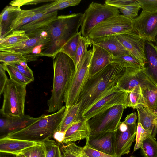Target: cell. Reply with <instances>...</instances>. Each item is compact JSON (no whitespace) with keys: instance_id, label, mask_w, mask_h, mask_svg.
I'll use <instances>...</instances> for the list:
<instances>
[{"instance_id":"1","label":"cell","mask_w":157,"mask_h":157,"mask_svg":"<svg viewBox=\"0 0 157 157\" xmlns=\"http://www.w3.org/2000/svg\"><path fill=\"white\" fill-rule=\"evenodd\" d=\"M125 69L126 68L113 62L88 78L77 102L81 104V117L88 108L114 88Z\"/></svg>"},{"instance_id":"2","label":"cell","mask_w":157,"mask_h":157,"mask_svg":"<svg viewBox=\"0 0 157 157\" xmlns=\"http://www.w3.org/2000/svg\"><path fill=\"white\" fill-rule=\"evenodd\" d=\"M54 71L51 96L47 101V111L53 113L63 106L65 96L75 71L72 59L66 54L59 52L53 57Z\"/></svg>"},{"instance_id":"3","label":"cell","mask_w":157,"mask_h":157,"mask_svg":"<svg viewBox=\"0 0 157 157\" xmlns=\"http://www.w3.org/2000/svg\"><path fill=\"white\" fill-rule=\"evenodd\" d=\"M83 13H80L58 16L45 30L50 41L43 51L42 56L52 57L71 37L78 32L82 22Z\"/></svg>"},{"instance_id":"4","label":"cell","mask_w":157,"mask_h":157,"mask_svg":"<svg viewBox=\"0 0 157 157\" xmlns=\"http://www.w3.org/2000/svg\"><path fill=\"white\" fill-rule=\"evenodd\" d=\"M65 106L59 110L49 115L43 114L39 119L20 131L5 136L37 143H42L53 136L59 126L65 114Z\"/></svg>"},{"instance_id":"5","label":"cell","mask_w":157,"mask_h":157,"mask_svg":"<svg viewBox=\"0 0 157 157\" xmlns=\"http://www.w3.org/2000/svg\"><path fill=\"white\" fill-rule=\"evenodd\" d=\"M26 93V85L8 79L3 91V101L0 110L3 117L14 119L25 115Z\"/></svg>"},{"instance_id":"6","label":"cell","mask_w":157,"mask_h":157,"mask_svg":"<svg viewBox=\"0 0 157 157\" xmlns=\"http://www.w3.org/2000/svg\"><path fill=\"white\" fill-rule=\"evenodd\" d=\"M29 38L15 46L0 48V51H9L22 54L27 62L36 60L42 56L43 51L47 48L50 41L45 30L27 33Z\"/></svg>"},{"instance_id":"7","label":"cell","mask_w":157,"mask_h":157,"mask_svg":"<svg viewBox=\"0 0 157 157\" xmlns=\"http://www.w3.org/2000/svg\"><path fill=\"white\" fill-rule=\"evenodd\" d=\"M117 7L106 4L92 2L83 13L81 32L82 36L87 41L88 34L96 25L112 17L119 15Z\"/></svg>"},{"instance_id":"8","label":"cell","mask_w":157,"mask_h":157,"mask_svg":"<svg viewBox=\"0 0 157 157\" xmlns=\"http://www.w3.org/2000/svg\"><path fill=\"white\" fill-rule=\"evenodd\" d=\"M125 109L123 105L114 106L87 120L89 136L115 131L121 122Z\"/></svg>"},{"instance_id":"9","label":"cell","mask_w":157,"mask_h":157,"mask_svg":"<svg viewBox=\"0 0 157 157\" xmlns=\"http://www.w3.org/2000/svg\"><path fill=\"white\" fill-rule=\"evenodd\" d=\"M93 49L88 50L75 71L66 93L64 103L67 108L76 104L89 78V70Z\"/></svg>"},{"instance_id":"10","label":"cell","mask_w":157,"mask_h":157,"mask_svg":"<svg viewBox=\"0 0 157 157\" xmlns=\"http://www.w3.org/2000/svg\"><path fill=\"white\" fill-rule=\"evenodd\" d=\"M133 29L132 20L120 14L106 20L94 28L88 34V40L89 42L91 39L117 36L131 31Z\"/></svg>"},{"instance_id":"11","label":"cell","mask_w":157,"mask_h":157,"mask_svg":"<svg viewBox=\"0 0 157 157\" xmlns=\"http://www.w3.org/2000/svg\"><path fill=\"white\" fill-rule=\"evenodd\" d=\"M128 91L120 89L116 86L98 101L88 108L81 117L88 120L94 116L116 105L125 106Z\"/></svg>"},{"instance_id":"12","label":"cell","mask_w":157,"mask_h":157,"mask_svg":"<svg viewBox=\"0 0 157 157\" xmlns=\"http://www.w3.org/2000/svg\"><path fill=\"white\" fill-rule=\"evenodd\" d=\"M117 86L120 89L127 91L137 86H140L142 89H157V86L148 77L144 68H126Z\"/></svg>"},{"instance_id":"13","label":"cell","mask_w":157,"mask_h":157,"mask_svg":"<svg viewBox=\"0 0 157 157\" xmlns=\"http://www.w3.org/2000/svg\"><path fill=\"white\" fill-rule=\"evenodd\" d=\"M132 21L133 31L146 41H155L157 37V12L142 11Z\"/></svg>"},{"instance_id":"14","label":"cell","mask_w":157,"mask_h":157,"mask_svg":"<svg viewBox=\"0 0 157 157\" xmlns=\"http://www.w3.org/2000/svg\"><path fill=\"white\" fill-rule=\"evenodd\" d=\"M116 36L125 48L139 61L144 68L147 62L146 41L132 30Z\"/></svg>"},{"instance_id":"15","label":"cell","mask_w":157,"mask_h":157,"mask_svg":"<svg viewBox=\"0 0 157 157\" xmlns=\"http://www.w3.org/2000/svg\"><path fill=\"white\" fill-rule=\"evenodd\" d=\"M48 5L47 4L32 9L33 14L31 21L19 29L25 31L26 33L45 30L58 17V11L45 13V9Z\"/></svg>"},{"instance_id":"16","label":"cell","mask_w":157,"mask_h":157,"mask_svg":"<svg viewBox=\"0 0 157 157\" xmlns=\"http://www.w3.org/2000/svg\"><path fill=\"white\" fill-rule=\"evenodd\" d=\"M115 134V131H111L89 136L86 139V144L93 149L116 157Z\"/></svg>"},{"instance_id":"17","label":"cell","mask_w":157,"mask_h":157,"mask_svg":"<svg viewBox=\"0 0 157 157\" xmlns=\"http://www.w3.org/2000/svg\"><path fill=\"white\" fill-rule=\"evenodd\" d=\"M136 124L128 125L127 129L121 132L117 128L115 131V150L116 157H121L129 153L136 136Z\"/></svg>"},{"instance_id":"18","label":"cell","mask_w":157,"mask_h":157,"mask_svg":"<svg viewBox=\"0 0 157 157\" xmlns=\"http://www.w3.org/2000/svg\"><path fill=\"white\" fill-rule=\"evenodd\" d=\"M39 118H34L29 115L14 119L5 117L1 118L0 133L1 138L9 134L20 131L37 121Z\"/></svg>"},{"instance_id":"19","label":"cell","mask_w":157,"mask_h":157,"mask_svg":"<svg viewBox=\"0 0 157 157\" xmlns=\"http://www.w3.org/2000/svg\"><path fill=\"white\" fill-rule=\"evenodd\" d=\"M93 44V53L89 70L91 77L113 62V57L107 51L101 47Z\"/></svg>"},{"instance_id":"20","label":"cell","mask_w":157,"mask_h":157,"mask_svg":"<svg viewBox=\"0 0 157 157\" xmlns=\"http://www.w3.org/2000/svg\"><path fill=\"white\" fill-rule=\"evenodd\" d=\"M91 45L95 44L104 49L113 57L130 54L116 36H110L90 39Z\"/></svg>"},{"instance_id":"21","label":"cell","mask_w":157,"mask_h":157,"mask_svg":"<svg viewBox=\"0 0 157 157\" xmlns=\"http://www.w3.org/2000/svg\"><path fill=\"white\" fill-rule=\"evenodd\" d=\"M89 135L87 120L82 118L69 127L65 132L64 138L62 144H67L86 139Z\"/></svg>"},{"instance_id":"22","label":"cell","mask_w":157,"mask_h":157,"mask_svg":"<svg viewBox=\"0 0 157 157\" xmlns=\"http://www.w3.org/2000/svg\"><path fill=\"white\" fill-rule=\"evenodd\" d=\"M40 143L15 139L5 136L0 139V153L16 155Z\"/></svg>"},{"instance_id":"23","label":"cell","mask_w":157,"mask_h":157,"mask_svg":"<svg viewBox=\"0 0 157 157\" xmlns=\"http://www.w3.org/2000/svg\"><path fill=\"white\" fill-rule=\"evenodd\" d=\"M21 9L11 6L5 7L0 15V39L7 36L10 30V26Z\"/></svg>"},{"instance_id":"24","label":"cell","mask_w":157,"mask_h":157,"mask_svg":"<svg viewBox=\"0 0 157 157\" xmlns=\"http://www.w3.org/2000/svg\"><path fill=\"white\" fill-rule=\"evenodd\" d=\"M147 62L144 68L151 81L157 86V52L151 42L146 41Z\"/></svg>"},{"instance_id":"25","label":"cell","mask_w":157,"mask_h":157,"mask_svg":"<svg viewBox=\"0 0 157 157\" xmlns=\"http://www.w3.org/2000/svg\"><path fill=\"white\" fill-rule=\"evenodd\" d=\"M138 115V123L151 135L154 128L157 124V114H154L142 105L136 108Z\"/></svg>"},{"instance_id":"26","label":"cell","mask_w":157,"mask_h":157,"mask_svg":"<svg viewBox=\"0 0 157 157\" xmlns=\"http://www.w3.org/2000/svg\"><path fill=\"white\" fill-rule=\"evenodd\" d=\"M80 103L78 102L69 107L66 108L63 120L56 132L65 133L69 127L82 118L80 115Z\"/></svg>"},{"instance_id":"27","label":"cell","mask_w":157,"mask_h":157,"mask_svg":"<svg viewBox=\"0 0 157 157\" xmlns=\"http://www.w3.org/2000/svg\"><path fill=\"white\" fill-rule=\"evenodd\" d=\"M29 37L24 30H18L0 39V48L15 46L27 40Z\"/></svg>"},{"instance_id":"28","label":"cell","mask_w":157,"mask_h":157,"mask_svg":"<svg viewBox=\"0 0 157 157\" xmlns=\"http://www.w3.org/2000/svg\"><path fill=\"white\" fill-rule=\"evenodd\" d=\"M139 105H142L144 106V102L142 95V89L140 86H137L128 91L125 107L132 108L136 109Z\"/></svg>"},{"instance_id":"29","label":"cell","mask_w":157,"mask_h":157,"mask_svg":"<svg viewBox=\"0 0 157 157\" xmlns=\"http://www.w3.org/2000/svg\"><path fill=\"white\" fill-rule=\"evenodd\" d=\"M82 33L80 31L69 39L63 46L59 52L68 56L74 62L76 52Z\"/></svg>"},{"instance_id":"30","label":"cell","mask_w":157,"mask_h":157,"mask_svg":"<svg viewBox=\"0 0 157 157\" xmlns=\"http://www.w3.org/2000/svg\"><path fill=\"white\" fill-rule=\"evenodd\" d=\"M144 107L152 113L157 114V89H142Z\"/></svg>"},{"instance_id":"31","label":"cell","mask_w":157,"mask_h":157,"mask_svg":"<svg viewBox=\"0 0 157 157\" xmlns=\"http://www.w3.org/2000/svg\"><path fill=\"white\" fill-rule=\"evenodd\" d=\"M33 14L32 9H21L17 16L13 21L10 26V30L8 35L13 31L19 30L22 26L29 22L31 21Z\"/></svg>"},{"instance_id":"32","label":"cell","mask_w":157,"mask_h":157,"mask_svg":"<svg viewBox=\"0 0 157 157\" xmlns=\"http://www.w3.org/2000/svg\"><path fill=\"white\" fill-rule=\"evenodd\" d=\"M141 149L144 157H157V141L151 135L144 140Z\"/></svg>"},{"instance_id":"33","label":"cell","mask_w":157,"mask_h":157,"mask_svg":"<svg viewBox=\"0 0 157 157\" xmlns=\"http://www.w3.org/2000/svg\"><path fill=\"white\" fill-rule=\"evenodd\" d=\"M113 62L118 63L124 68L137 69L144 68L139 61L130 53L113 57Z\"/></svg>"},{"instance_id":"34","label":"cell","mask_w":157,"mask_h":157,"mask_svg":"<svg viewBox=\"0 0 157 157\" xmlns=\"http://www.w3.org/2000/svg\"><path fill=\"white\" fill-rule=\"evenodd\" d=\"M81 0H55L48 3L45 9V14L49 13L67 7L78 5Z\"/></svg>"},{"instance_id":"35","label":"cell","mask_w":157,"mask_h":157,"mask_svg":"<svg viewBox=\"0 0 157 157\" xmlns=\"http://www.w3.org/2000/svg\"><path fill=\"white\" fill-rule=\"evenodd\" d=\"M122 15L132 20L138 16V13L141 6L137 0L125 5L117 7Z\"/></svg>"},{"instance_id":"36","label":"cell","mask_w":157,"mask_h":157,"mask_svg":"<svg viewBox=\"0 0 157 157\" xmlns=\"http://www.w3.org/2000/svg\"><path fill=\"white\" fill-rule=\"evenodd\" d=\"M4 63L10 79L18 84L26 86L32 82L15 67L8 64Z\"/></svg>"},{"instance_id":"37","label":"cell","mask_w":157,"mask_h":157,"mask_svg":"<svg viewBox=\"0 0 157 157\" xmlns=\"http://www.w3.org/2000/svg\"><path fill=\"white\" fill-rule=\"evenodd\" d=\"M42 143L45 149V157H62L60 147L55 140L49 139Z\"/></svg>"},{"instance_id":"38","label":"cell","mask_w":157,"mask_h":157,"mask_svg":"<svg viewBox=\"0 0 157 157\" xmlns=\"http://www.w3.org/2000/svg\"><path fill=\"white\" fill-rule=\"evenodd\" d=\"M26 61L23 55L19 53L9 51H0V61L5 63Z\"/></svg>"},{"instance_id":"39","label":"cell","mask_w":157,"mask_h":157,"mask_svg":"<svg viewBox=\"0 0 157 157\" xmlns=\"http://www.w3.org/2000/svg\"><path fill=\"white\" fill-rule=\"evenodd\" d=\"M90 45L86 40L82 36H81L76 52L74 63L75 71L77 70L84 56L88 51L87 47Z\"/></svg>"},{"instance_id":"40","label":"cell","mask_w":157,"mask_h":157,"mask_svg":"<svg viewBox=\"0 0 157 157\" xmlns=\"http://www.w3.org/2000/svg\"><path fill=\"white\" fill-rule=\"evenodd\" d=\"M20 153L27 157H45V150L43 143L27 148Z\"/></svg>"},{"instance_id":"41","label":"cell","mask_w":157,"mask_h":157,"mask_svg":"<svg viewBox=\"0 0 157 157\" xmlns=\"http://www.w3.org/2000/svg\"><path fill=\"white\" fill-rule=\"evenodd\" d=\"M149 135H151L148 132L143 128L140 123H138L136 128V143L134 148V151L142 148L143 140Z\"/></svg>"},{"instance_id":"42","label":"cell","mask_w":157,"mask_h":157,"mask_svg":"<svg viewBox=\"0 0 157 157\" xmlns=\"http://www.w3.org/2000/svg\"><path fill=\"white\" fill-rule=\"evenodd\" d=\"M26 61L7 63L16 68L22 74L29 78L32 82L34 80L33 72L27 64Z\"/></svg>"},{"instance_id":"43","label":"cell","mask_w":157,"mask_h":157,"mask_svg":"<svg viewBox=\"0 0 157 157\" xmlns=\"http://www.w3.org/2000/svg\"><path fill=\"white\" fill-rule=\"evenodd\" d=\"M140 3L142 12H157V0H137Z\"/></svg>"},{"instance_id":"44","label":"cell","mask_w":157,"mask_h":157,"mask_svg":"<svg viewBox=\"0 0 157 157\" xmlns=\"http://www.w3.org/2000/svg\"><path fill=\"white\" fill-rule=\"evenodd\" d=\"M82 152L86 157H115L93 149L86 144L82 147Z\"/></svg>"},{"instance_id":"45","label":"cell","mask_w":157,"mask_h":157,"mask_svg":"<svg viewBox=\"0 0 157 157\" xmlns=\"http://www.w3.org/2000/svg\"><path fill=\"white\" fill-rule=\"evenodd\" d=\"M55 0H17L11 1L9 3V5L13 6H16L20 8L24 5H36L39 3L46 2H53Z\"/></svg>"},{"instance_id":"46","label":"cell","mask_w":157,"mask_h":157,"mask_svg":"<svg viewBox=\"0 0 157 157\" xmlns=\"http://www.w3.org/2000/svg\"><path fill=\"white\" fill-rule=\"evenodd\" d=\"M5 64L1 63L0 64V95H1L5 84L8 79L6 75Z\"/></svg>"},{"instance_id":"47","label":"cell","mask_w":157,"mask_h":157,"mask_svg":"<svg viewBox=\"0 0 157 157\" xmlns=\"http://www.w3.org/2000/svg\"><path fill=\"white\" fill-rule=\"evenodd\" d=\"M59 145L62 153L65 157H77L69 144H61Z\"/></svg>"},{"instance_id":"48","label":"cell","mask_w":157,"mask_h":157,"mask_svg":"<svg viewBox=\"0 0 157 157\" xmlns=\"http://www.w3.org/2000/svg\"><path fill=\"white\" fill-rule=\"evenodd\" d=\"M137 117L136 112H133L127 115L124 121L127 125L135 124H136Z\"/></svg>"},{"instance_id":"49","label":"cell","mask_w":157,"mask_h":157,"mask_svg":"<svg viewBox=\"0 0 157 157\" xmlns=\"http://www.w3.org/2000/svg\"><path fill=\"white\" fill-rule=\"evenodd\" d=\"M69 144L77 157H86L82 153V147L78 146L74 143Z\"/></svg>"},{"instance_id":"50","label":"cell","mask_w":157,"mask_h":157,"mask_svg":"<svg viewBox=\"0 0 157 157\" xmlns=\"http://www.w3.org/2000/svg\"><path fill=\"white\" fill-rule=\"evenodd\" d=\"M65 133L56 132L54 134L53 137L60 144H62L65 137Z\"/></svg>"},{"instance_id":"51","label":"cell","mask_w":157,"mask_h":157,"mask_svg":"<svg viewBox=\"0 0 157 157\" xmlns=\"http://www.w3.org/2000/svg\"><path fill=\"white\" fill-rule=\"evenodd\" d=\"M128 125H127L124 121L120 123L119 125L117 128L121 132H124L128 129Z\"/></svg>"},{"instance_id":"52","label":"cell","mask_w":157,"mask_h":157,"mask_svg":"<svg viewBox=\"0 0 157 157\" xmlns=\"http://www.w3.org/2000/svg\"><path fill=\"white\" fill-rule=\"evenodd\" d=\"M0 157H14V155L12 154L0 153Z\"/></svg>"},{"instance_id":"53","label":"cell","mask_w":157,"mask_h":157,"mask_svg":"<svg viewBox=\"0 0 157 157\" xmlns=\"http://www.w3.org/2000/svg\"><path fill=\"white\" fill-rule=\"evenodd\" d=\"M14 155V157H27L21 153H19L16 155Z\"/></svg>"},{"instance_id":"54","label":"cell","mask_w":157,"mask_h":157,"mask_svg":"<svg viewBox=\"0 0 157 157\" xmlns=\"http://www.w3.org/2000/svg\"><path fill=\"white\" fill-rule=\"evenodd\" d=\"M151 44L152 46L154 47V48H155V50L157 52V46H156L155 44H154L152 42H151Z\"/></svg>"},{"instance_id":"55","label":"cell","mask_w":157,"mask_h":157,"mask_svg":"<svg viewBox=\"0 0 157 157\" xmlns=\"http://www.w3.org/2000/svg\"><path fill=\"white\" fill-rule=\"evenodd\" d=\"M155 44L156 46H157V37L156 38V40L155 41Z\"/></svg>"},{"instance_id":"56","label":"cell","mask_w":157,"mask_h":157,"mask_svg":"<svg viewBox=\"0 0 157 157\" xmlns=\"http://www.w3.org/2000/svg\"><path fill=\"white\" fill-rule=\"evenodd\" d=\"M62 157H65V156H64V155L63 154H62Z\"/></svg>"}]
</instances>
